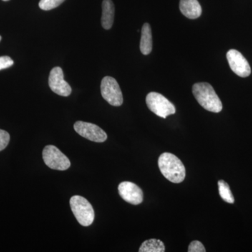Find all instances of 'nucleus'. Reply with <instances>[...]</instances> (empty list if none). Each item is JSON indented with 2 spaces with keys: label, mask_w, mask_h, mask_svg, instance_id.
Returning <instances> with one entry per match:
<instances>
[{
  "label": "nucleus",
  "mask_w": 252,
  "mask_h": 252,
  "mask_svg": "<svg viewBox=\"0 0 252 252\" xmlns=\"http://www.w3.org/2000/svg\"><path fill=\"white\" fill-rule=\"evenodd\" d=\"M158 167L162 175L172 183L179 184L185 180V165L174 154H162L158 158Z\"/></svg>",
  "instance_id": "obj_1"
},
{
  "label": "nucleus",
  "mask_w": 252,
  "mask_h": 252,
  "mask_svg": "<svg viewBox=\"0 0 252 252\" xmlns=\"http://www.w3.org/2000/svg\"><path fill=\"white\" fill-rule=\"evenodd\" d=\"M193 94L200 106L209 112H221L223 105L213 87L208 83H197L193 86Z\"/></svg>",
  "instance_id": "obj_2"
},
{
  "label": "nucleus",
  "mask_w": 252,
  "mask_h": 252,
  "mask_svg": "<svg viewBox=\"0 0 252 252\" xmlns=\"http://www.w3.org/2000/svg\"><path fill=\"white\" fill-rule=\"evenodd\" d=\"M71 209L79 223L83 226L92 224L94 219V207L84 197L74 195L70 199Z\"/></svg>",
  "instance_id": "obj_3"
},
{
  "label": "nucleus",
  "mask_w": 252,
  "mask_h": 252,
  "mask_svg": "<svg viewBox=\"0 0 252 252\" xmlns=\"http://www.w3.org/2000/svg\"><path fill=\"white\" fill-rule=\"evenodd\" d=\"M146 102L148 108L158 117L166 119L168 116L175 114L174 104L158 93H149L146 97Z\"/></svg>",
  "instance_id": "obj_4"
},
{
  "label": "nucleus",
  "mask_w": 252,
  "mask_h": 252,
  "mask_svg": "<svg viewBox=\"0 0 252 252\" xmlns=\"http://www.w3.org/2000/svg\"><path fill=\"white\" fill-rule=\"evenodd\" d=\"M43 160L48 167L53 170H67L71 165L69 158L54 145H48L43 150Z\"/></svg>",
  "instance_id": "obj_5"
},
{
  "label": "nucleus",
  "mask_w": 252,
  "mask_h": 252,
  "mask_svg": "<svg viewBox=\"0 0 252 252\" xmlns=\"http://www.w3.org/2000/svg\"><path fill=\"white\" fill-rule=\"evenodd\" d=\"M101 94L109 104L119 107L124 102L123 94L117 80L112 77H105L101 82Z\"/></svg>",
  "instance_id": "obj_6"
},
{
  "label": "nucleus",
  "mask_w": 252,
  "mask_h": 252,
  "mask_svg": "<svg viewBox=\"0 0 252 252\" xmlns=\"http://www.w3.org/2000/svg\"><path fill=\"white\" fill-rule=\"evenodd\" d=\"M74 128L79 135L93 142L101 143L107 140V133L99 126L91 123L76 122L74 124Z\"/></svg>",
  "instance_id": "obj_7"
},
{
  "label": "nucleus",
  "mask_w": 252,
  "mask_h": 252,
  "mask_svg": "<svg viewBox=\"0 0 252 252\" xmlns=\"http://www.w3.org/2000/svg\"><path fill=\"white\" fill-rule=\"evenodd\" d=\"M230 69L241 77H248L251 74V67L241 53L235 49L229 50L226 54Z\"/></svg>",
  "instance_id": "obj_8"
},
{
  "label": "nucleus",
  "mask_w": 252,
  "mask_h": 252,
  "mask_svg": "<svg viewBox=\"0 0 252 252\" xmlns=\"http://www.w3.org/2000/svg\"><path fill=\"white\" fill-rule=\"evenodd\" d=\"M49 84L53 92L63 97H67L72 93V88L64 81L63 69L60 67L53 68L50 72Z\"/></svg>",
  "instance_id": "obj_9"
},
{
  "label": "nucleus",
  "mask_w": 252,
  "mask_h": 252,
  "mask_svg": "<svg viewBox=\"0 0 252 252\" xmlns=\"http://www.w3.org/2000/svg\"><path fill=\"white\" fill-rule=\"evenodd\" d=\"M119 195L127 203L132 205H140L143 201L142 189L130 182H123L118 187Z\"/></svg>",
  "instance_id": "obj_10"
},
{
  "label": "nucleus",
  "mask_w": 252,
  "mask_h": 252,
  "mask_svg": "<svg viewBox=\"0 0 252 252\" xmlns=\"http://www.w3.org/2000/svg\"><path fill=\"white\" fill-rule=\"evenodd\" d=\"M180 9L189 19H196L202 14V7L198 0H180Z\"/></svg>",
  "instance_id": "obj_11"
},
{
  "label": "nucleus",
  "mask_w": 252,
  "mask_h": 252,
  "mask_svg": "<svg viewBox=\"0 0 252 252\" xmlns=\"http://www.w3.org/2000/svg\"><path fill=\"white\" fill-rule=\"evenodd\" d=\"M102 14L101 18L102 27L105 30L112 28L114 20L115 8L112 0H103L102 4Z\"/></svg>",
  "instance_id": "obj_12"
},
{
  "label": "nucleus",
  "mask_w": 252,
  "mask_h": 252,
  "mask_svg": "<svg viewBox=\"0 0 252 252\" xmlns=\"http://www.w3.org/2000/svg\"><path fill=\"white\" fill-rule=\"evenodd\" d=\"M152 28L149 23H144L142 28L140 40V51L142 54L148 55L152 51Z\"/></svg>",
  "instance_id": "obj_13"
},
{
  "label": "nucleus",
  "mask_w": 252,
  "mask_h": 252,
  "mask_svg": "<svg viewBox=\"0 0 252 252\" xmlns=\"http://www.w3.org/2000/svg\"><path fill=\"white\" fill-rule=\"evenodd\" d=\"M165 245L161 240L158 239H150L142 244L139 250L140 252H164Z\"/></svg>",
  "instance_id": "obj_14"
},
{
  "label": "nucleus",
  "mask_w": 252,
  "mask_h": 252,
  "mask_svg": "<svg viewBox=\"0 0 252 252\" xmlns=\"http://www.w3.org/2000/svg\"><path fill=\"white\" fill-rule=\"evenodd\" d=\"M218 187L220 198L226 203H234L235 198L230 190L229 185L225 181L220 180L218 182Z\"/></svg>",
  "instance_id": "obj_15"
},
{
  "label": "nucleus",
  "mask_w": 252,
  "mask_h": 252,
  "mask_svg": "<svg viewBox=\"0 0 252 252\" xmlns=\"http://www.w3.org/2000/svg\"><path fill=\"white\" fill-rule=\"evenodd\" d=\"M65 0H40L39 3V6L41 9L44 11H49L58 7L61 4H63Z\"/></svg>",
  "instance_id": "obj_16"
},
{
  "label": "nucleus",
  "mask_w": 252,
  "mask_h": 252,
  "mask_svg": "<svg viewBox=\"0 0 252 252\" xmlns=\"http://www.w3.org/2000/svg\"><path fill=\"white\" fill-rule=\"evenodd\" d=\"M10 135L6 131L0 129V152L4 150L9 143Z\"/></svg>",
  "instance_id": "obj_17"
},
{
  "label": "nucleus",
  "mask_w": 252,
  "mask_h": 252,
  "mask_svg": "<svg viewBox=\"0 0 252 252\" xmlns=\"http://www.w3.org/2000/svg\"><path fill=\"white\" fill-rule=\"evenodd\" d=\"M189 252H206V250H205V247L202 243H200V241H198V240H194V241L191 242L190 245H189Z\"/></svg>",
  "instance_id": "obj_18"
},
{
  "label": "nucleus",
  "mask_w": 252,
  "mask_h": 252,
  "mask_svg": "<svg viewBox=\"0 0 252 252\" xmlns=\"http://www.w3.org/2000/svg\"><path fill=\"white\" fill-rule=\"evenodd\" d=\"M14 63V61L9 56H1L0 57V70L11 67Z\"/></svg>",
  "instance_id": "obj_19"
},
{
  "label": "nucleus",
  "mask_w": 252,
  "mask_h": 252,
  "mask_svg": "<svg viewBox=\"0 0 252 252\" xmlns=\"http://www.w3.org/2000/svg\"><path fill=\"white\" fill-rule=\"evenodd\" d=\"M2 1H9V0H2Z\"/></svg>",
  "instance_id": "obj_20"
},
{
  "label": "nucleus",
  "mask_w": 252,
  "mask_h": 252,
  "mask_svg": "<svg viewBox=\"0 0 252 252\" xmlns=\"http://www.w3.org/2000/svg\"><path fill=\"white\" fill-rule=\"evenodd\" d=\"M1 35H0V41H1Z\"/></svg>",
  "instance_id": "obj_21"
}]
</instances>
